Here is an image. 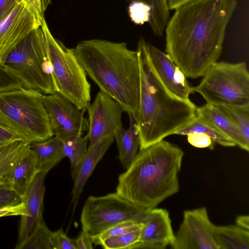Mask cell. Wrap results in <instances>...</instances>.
Wrapping results in <instances>:
<instances>
[{
    "instance_id": "obj_17",
    "label": "cell",
    "mask_w": 249,
    "mask_h": 249,
    "mask_svg": "<svg viewBox=\"0 0 249 249\" xmlns=\"http://www.w3.org/2000/svg\"><path fill=\"white\" fill-rule=\"evenodd\" d=\"M114 140L113 134L93 144L89 145L87 152L80 162L74 169L71 170V175L73 181L72 202L74 209L78 203L87 181Z\"/></svg>"
},
{
    "instance_id": "obj_2",
    "label": "cell",
    "mask_w": 249,
    "mask_h": 249,
    "mask_svg": "<svg viewBox=\"0 0 249 249\" xmlns=\"http://www.w3.org/2000/svg\"><path fill=\"white\" fill-rule=\"evenodd\" d=\"M74 51L87 74L100 90L135 119L140 89L137 51L129 49L124 42L94 39L79 42Z\"/></svg>"
},
{
    "instance_id": "obj_27",
    "label": "cell",
    "mask_w": 249,
    "mask_h": 249,
    "mask_svg": "<svg viewBox=\"0 0 249 249\" xmlns=\"http://www.w3.org/2000/svg\"><path fill=\"white\" fill-rule=\"evenodd\" d=\"M228 117L239 128L249 143V105H213Z\"/></svg>"
},
{
    "instance_id": "obj_10",
    "label": "cell",
    "mask_w": 249,
    "mask_h": 249,
    "mask_svg": "<svg viewBox=\"0 0 249 249\" xmlns=\"http://www.w3.org/2000/svg\"><path fill=\"white\" fill-rule=\"evenodd\" d=\"M43 100L54 136L63 140L88 131L89 121L84 116L87 110L80 109L57 92L44 94Z\"/></svg>"
},
{
    "instance_id": "obj_1",
    "label": "cell",
    "mask_w": 249,
    "mask_h": 249,
    "mask_svg": "<svg viewBox=\"0 0 249 249\" xmlns=\"http://www.w3.org/2000/svg\"><path fill=\"white\" fill-rule=\"evenodd\" d=\"M236 0H193L175 10L164 30L165 52L186 77L203 76L218 59Z\"/></svg>"
},
{
    "instance_id": "obj_4",
    "label": "cell",
    "mask_w": 249,
    "mask_h": 249,
    "mask_svg": "<svg viewBox=\"0 0 249 249\" xmlns=\"http://www.w3.org/2000/svg\"><path fill=\"white\" fill-rule=\"evenodd\" d=\"M183 155L180 148L164 140L140 149L119 177L116 193L142 208H156L178 191V175Z\"/></svg>"
},
{
    "instance_id": "obj_40",
    "label": "cell",
    "mask_w": 249,
    "mask_h": 249,
    "mask_svg": "<svg viewBox=\"0 0 249 249\" xmlns=\"http://www.w3.org/2000/svg\"><path fill=\"white\" fill-rule=\"evenodd\" d=\"M20 0H0V22L13 9Z\"/></svg>"
},
{
    "instance_id": "obj_5",
    "label": "cell",
    "mask_w": 249,
    "mask_h": 249,
    "mask_svg": "<svg viewBox=\"0 0 249 249\" xmlns=\"http://www.w3.org/2000/svg\"><path fill=\"white\" fill-rule=\"evenodd\" d=\"M43 95L24 87L0 92V120L30 143L54 136Z\"/></svg>"
},
{
    "instance_id": "obj_38",
    "label": "cell",
    "mask_w": 249,
    "mask_h": 249,
    "mask_svg": "<svg viewBox=\"0 0 249 249\" xmlns=\"http://www.w3.org/2000/svg\"><path fill=\"white\" fill-rule=\"evenodd\" d=\"M21 201L20 197L4 185L0 186V206L15 204Z\"/></svg>"
},
{
    "instance_id": "obj_26",
    "label": "cell",
    "mask_w": 249,
    "mask_h": 249,
    "mask_svg": "<svg viewBox=\"0 0 249 249\" xmlns=\"http://www.w3.org/2000/svg\"><path fill=\"white\" fill-rule=\"evenodd\" d=\"M78 134L62 141V150L71 163V170L74 169L80 162L88 149L89 137L88 134L83 136Z\"/></svg>"
},
{
    "instance_id": "obj_12",
    "label": "cell",
    "mask_w": 249,
    "mask_h": 249,
    "mask_svg": "<svg viewBox=\"0 0 249 249\" xmlns=\"http://www.w3.org/2000/svg\"><path fill=\"white\" fill-rule=\"evenodd\" d=\"M44 19L40 18L23 1L18 2L0 22V65L19 41L32 31L41 27Z\"/></svg>"
},
{
    "instance_id": "obj_14",
    "label": "cell",
    "mask_w": 249,
    "mask_h": 249,
    "mask_svg": "<svg viewBox=\"0 0 249 249\" xmlns=\"http://www.w3.org/2000/svg\"><path fill=\"white\" fill-rule=\"evenodd\" d=\"M143 223L140 242L129 249H163L173 244L175 234L166 210H150Z\"/></svg>"
},
{
    "instance_id": "obj_6",
    "label": "cell",
    "mask_w": 249,
    "mask_h": 249,
    "mask_svg": "<svg viewBox=\"0 0 249 249\" xmlns=\"http://www.w3.org/2000/svg\"><path fill=\"white\" fill-rule=\"evenodd\" d=\"M23 87L44 95L55 92L46 39L41 27L32 31L12 50L2 64Z\"/></svg>"
},
{
    "instance_id": "obj_29",
    "label": "cell",
    "mask_w": 249,
    "mask_h": 249,
    "mask_svg": "<svg viewBox=\"0 0 249 249\" xmlns=\"http://www.w3.org/2000/svg\"><path fill=\"white\" fill-rule=\"evenodd\" d=\"M142 229L109 237L102 242L100 246L106 249H129L140 242Z\"/></svg>"
},
{
    "instance_id": "obj_13",
    "label": "cell",
    "mask_w": 249,
    "mask_h": 249,
    "mask_svg": "<svg viewBox=\"0 0 249 249\" xmlns=\"http://www.w3.org/2000/svg\"><path fill=\"white\" fill-rule=\"evenodd\" d=\"M89 114V145L113 134L123 126L122 107L112 98L100 90L87 107Z\"/></svg>"
},
{
    "instance_id": "obj_25",
    "label": "cell",
    "mask_w": 249,
    "mask_h": 249,
    "mask_svg": "<svg viewBox=\"0 0 249 249\" xmlns=\"http://www.w3.org/2000/svg\"><path fill=\"white\" fill-rule=\"evenodd\" d=\"M129 2L140 1L151 8L149 24L155 36H161L170 18V13L166 0H124Z\"/></svg>"
},
{
    "instance_id": "obj_8",
    "label": "cell",
    "mask_w": 249,
    "mask_h": 249,
    "mask_svg": "<svg viewBox=\"0 0 249 249\" xmlns=\"http://www.w3.org/2000/svg\"><path fill=\"white\" fill-rule=\"evenodd\" d=\"M192 87L206 103L213 105H249V72L245 62H215Z\"/></svg>"
},
{
    "instance_id": "obj_39",
    "label": "cell",
    "mask_w": 249,
    "mask_h": 249,
    "mask_svg": "<svg viewBox=\"0 0 249 249\" xmlns=\"http://www.w3.org/2000/svg\"><path fill=\"white\" fill-rule=\"evenodd\" d=\"M74 240L75 249H91L93 248L91 236L82 230L79 235Z\"/></svg>"
},
{
    "instance_id": "obj_16",
    "label": "cell",
    "mask_w": 249,
    "mask_h": 249,
    "mask_svg": "<svg viewBox=\"0 0 249 249\" xmlns=\"http://www.w3.org/2000/svg\"><path fill=\"white\" fill-rule=\"evenodd\" d=\"M46 174L39 172L21 201L24 203L25 214L21 216L18 241L15 249L30 235L38 222L43 219L42 211L45 190L44 185Z\"/></svg>"
},
{
    "instance_id": "obj_20",
    "label": "cell",
    "mask_w": 249,
    "mask_h": 249,
    "mask_svg": "<svg viewBox=\"0 0 249 249\" xmlns=\"http://www.w3.org/2000/svg\"><path fill=\"white\" fill-rule=\"evenodd\" d=\"M129 126L127 129L123 126L114 132L119 151V158L124 169H127L138 154L140 147L139 129L134 118L129 115Z\"/></svg>"
},
{
    "instance_id": "obj_7",
    "label": "cell",
    "mask_w": 249,
    "mask_h": 249,
    "mask_svg": "<svg viewBox=\"0 0 249 249\" xmlns=\"http://www.w3.org/2000/svg\"><path fill=\"white\" fill-rule=\"evenodd\" d=\"M41 27L45 37L55 92L80 109L87 110L90 103L91 85L85 71L75 55L74 48H68L55 39L45 19Z\"/></svg>"
},
{
    "instance_id": "obj_21",
    "label": "cell",
    "mask_w": 249,
    "mask_h": 249,
    "mask_svg": "<svg viewBox=\"0 0 249 249\" xmlns=\"http://www.w3.org/2000/svg\"><path fill=\"white\" fill-rule=\"evenodd\" d=\"M30 148L36 157L38 172L46 174L65 157L62 140L55 136L43 141L31 143Z\"/></svg>"
},
{
    "instance_id": "obj_34",
    "label": "cell",
    "mask_w": 249,
    "mask_h": 249,
    "mask_svg": "<svg viewBox=\"0 0 249 249\" xmlns=\"http://www.w3.org/2000/svg\"><path fill=\"white\" fill-rule=\"evenodd\" d=\"M187 135V141L192 145L197 148H214V142L207 135L201 133H192Z\"/></svg>"
},
{
    "instance_id": "obj_30",
    "label": "cell",
    "mask_w": 249,
    "mask_h": 249,
    "mask_svg": "<svg viewBox=\"0 0 249 249\" xmlns=\"http://www.w3.org/2000/svg\"><path fill=\"white\" fill-rule=\"evenodd\" d=\"M143 223L133 221L122 222L113 226L99 234L91 236L93 244L99 245L105 240L116 235L142 228Z\"/></svg>"
},
{
    "instance_id": "obj_23",
    "label": "cell",
    "mask_w": 249,
    "mask_h": 249,
    "mask_svg": "<svg viewBox=\"0 0 249 249\" xmlns=\"http://www.w3.org/2000/svg\"><path fill=\"white\" fill-rule=\"evenodd\" d=\"M30 149V143L23 140L0 147V186L4 184L14 167Z\"/></svg>"
},
{
    "instance_id": "obj_36",
    "label": "cell",
    "mask_w": 249,
    "mask_h": 249,
    "mask_svg": "<svg viewBox=\"0 0 249 249\" xmlns=\"http://www.w3.org/2000/svg\"><path fill=\"white\" fill-rule=\"evenodd\" d=\"M41 19H45L44 14L51 0H21Z\"/></svg>"
},
{
    "instance_id": "obj_9",
    "label": "cell",
    "mask_w": 249,
    "mask_h": 249,
    "mask_svg": "<svg viewBox=\"0 0 249 249\" xmlns=\"http://www.w3.org/2000/svg\"><path fill=\"white\" fill-rule=\"evenodd\" d=\"M150 210L133 204L116 193L101 196H90L81 213L82 230L93 236L122 222L143 223Z\"/></svg>"
},
{
    "instance_id": "obj_41",
    "label": "cell",
    "mask_w": 249,
    "mask_h": 249,
    "mask_svg": "<svg viewBox=\"0 0 249 249\" xmlns=\"http://www.w3.org/2000/svg\"><path fill=\"white\" fill-rule=\"evenodd\" d=\"M236 225L238 227L249 231V216L246 215L238 216L236 219Z\"/></svg>"
},
{
    "instance_id": "obj_33",
    "label": "cell",
    "mask_w": 249,
    "mask_h": 249,
    "mask_svg": "<svg viewBox=\"0 0 249 249\" xmlns=\"http://www.w3.org/2000/svg\"><path fill=\"white\" fill-rule=\"evenodd\" d=\"M23 87L22 83L0 64V92Z\"/></svg>"
},
{
    "instance_id": "obj_24",
    "label": "cell",
    "mask_w": 249,
    "mask_h": 249,
    "mask_svg": "<svg viewBox=\"0 0 249 249\" xmlns=\"http://www.w3.org/2000/svg\"><path fill=\"white\" fill-rule=\"evenodd\" d=\"M192 133H201L209 136L214 143L225 147L236 145L235 142L213 124L201 116L196 115L186 125L177 130L174 134L187 135Z\"/></svg>"
},
{
    "instance_id": "obj_37",
    "label": "cell",
    "mask_w": 249,
    "mask_h": 249,
    "mask_svg": "<svg viewBox=\"0 0 249 249\" xmlns=\"http://www.w3.org/2000/svg\"><path fill=\"white\" fill-rule=\"evenodd\" d=\"M18 140L22 139L0 120V147Z\"/></svg>"
},
{
    "instance_id": "obj_11",
    "label": "cell",
    "mask_w": 249,
    "mask_h": 249,
    "mask_svg": "<svg viewBox=\"0 0 249 249\" xmlns=\"http://www.w3.org/2000/svg\"><path fill=\"white\" fill-rule=\"evenodd\" d=\"M214 225L206 208L185 211L171 246L174 249H219L214 238Z\"/></svg>"
},
{
    "instance_id": "obj_35",
    "label": "cell",
    "mask_w": 249,
    "mask_h": 249,
    "mask_svg": "<svg viewBox=\"0 0 249 249\" xmlns=\"http://www.w3.org/2000/svg\"><path fill=\"white\" fill-rule=\"evenodd\" d=\"M25 213V207L23 201L0 206V217L8 216L23 215Z\"/></svg>"
},
{
    "instance_id": "obj_18",
    "label": "cell",
    "mask_w": 249,
    "mask_h": 249,
    "mask_svg": "<svg viewBox=\"0 0 249 249\" xmlns=\"http://www.w3.org/2000/svg\"><path fill=\"white\" fill-rule=\"evenodd\" d=\"M38 172L36 157L30 148L14 167L4 185L22 200Z\"/></svg>"
},
{
    "instance_id": "obj_15",
    "label": "cell",
    "mask_w": 249,
    "mask_h": 249,
    "mask_svg": "<svg viewBox=\"0 0 249 249\" xmlns=\"http://www.w3.org/2000/svg\"><path fill=\"white\" fill-rule=\"evenodd\" d=\"M149 52L153 68L165 88L176 97L191 101L189 95L194 92L182 71L166 53L154 46L149 44Z\"/></svg>"
},
{
    "instance_id": "obj_31",
    "label": "cell",
    "mask_w": 249,
    "mask_h": 249,
    "mask_svg": "<svg viewBox=\"0 0 249 249\" xmlns=\"http://www.w3.org/2000/svg\"><path fill=\"white\" fill-rule=\"evenodd\" d=\"M151 10L150 5L140 1L131 2L128 8L129 15L131 20L138 25L149 22Z\"/></svg>"
},
{
    "instance_id": "obj_42",
    "label": "cell",
    "mask_w": 249,
    "mask_h": 249,
    "mask_svg": "<svg viewBox=\"0 0 249 249\" xmlns=\"http://www.w3.org/2000/svg\"><path fill=\"white\" fill-rule=\"evenodd\" d=\"M169 10H175L180 6L193 0H166Z\"/></svg>"
},
{
    "instance_id": "obj_22",
    "label": "cell",
    "mask_w": 249,
    "mask_h": 249,
    "mask_svg": "<svg viewBox=\"0 0 249 249\" xmlns=\"http://www.w3.org/2000/svg\"><path fill=\"white\" fill-rule=\"evenodd\" d=\"M213 236L219 249H249V231L237 225L213 227Z\"/></svg>"
},
{
    "instance_id": "obj_28",
    "label": "cell",
    "mask_w": 249,
    "mask_h": 249,
    "mask_svg": "<svg viewBox=\"0 0 249 249\" xmlns=\"http://www.w3.org/2000/svg\"><path fill=\"white\" fill-rule=\"evenodd\" d=\"M51 232L42 219L18 249H52Z\"/></svg>"
},
{
    "instance_id": "obj_32",
    "label": "cell",
    "mask_w": 249,
    "mask_h": 249,
    "mask_svg": "<svg viewBox=\"0 0 249 249\" xmlns=\"http://www.w3.org/2000/svg\"><path fill=\"white\" fill-rule=\"evenodd\" d=\"M50 243L52 249H75L74 240L67 236L62 228L52 231Z\"/></svg>"
},
{
    "instance_id": "obj_19",
    "label": "cell",
    "mask_w": 249,
    "mask_h": 249,
    "mask_svg": "<svg viewBox=\"0 0 249 249\" xmlns=\"http://www.w3.org/2000/svg\"><path fill=\"white\" fill-rule=\"evenodd\" d=\"M196 115L205 118L222 132L231 138L241 149L249 150V143L244 138L236 124L225 114L213 105L206 104L197 107Z\"/></svg>"
},
{
    "instance_id": "obj_3",
    "label": "cell",
    "mask_w": 249,
    "mask_h": 249,
    "mask_svg": "<svg viewBox=\"0 0 249 249\" xmlns=\"http://www.w3.org/2000/svg\"><path fill=\"white\" fill-rule=\"evenodd\" d=\"M149 44L141 38L138 43L140 89L135 120L139 127L140 149L174 134L196 116V107L191 101L174 95L165 88L152 65Z\"/></svg>"
}]
</instances>
